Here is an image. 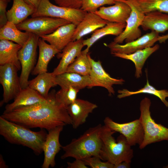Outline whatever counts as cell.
Segmentation results:
<instances>
[{
  "instance_id": "2e32d148",
  "label": "cell",
  "mask_w": 168,
  "mask_h": 168,
  "mask_svg": "<svg viewBox=\"0 0 168 168\" xmlns=\"http://www.w3.org/2000/svg\"><path fill=\"white\" fill-rule=\"evenodd\" d=\"M51 96L50 93L49 99H46L37 91L28 86L22 89L12 102L5 106L3 113H9L20 108L47 102L50 100Z\"/></svg>"
},
{
  "instance_id": "e575fe53",
  "label": "cell",
  "mask_w": 168,
  "mask_h": 168,
  "mask_svg": "<svg viewBox=\"0 0 168 168\" xmlns=\"http://www.w3.org/2000/svg\"><path fill=\"white\" fill-rule=\"evenodd\" d=\"M82 160L87 166L92 168H114V164L108 161H102L97 156H91Z\"/></svg>"
},
{
  "instance_id": "7402d4cb",
  "label": "cell",
  "mask_w": 168,
  "mask_h": 168,
  "mask_svg": "<svg viewBox=\"0 0 168 168\" xmlns=\"http://www.w3.org/2000/svg\"><path fill=\"white\" fill-rule=\"evenodd\" d=\"M39 56L36 65L32 72L34 75L47 72L48 64L52 58L60 52L40 37L38 42Z\"/></svg>"
},
{
  "instance_id": "d4e9b609",
  "label": "cell",
  "mask_w": 168,
  "mask_h": 168,
  "mask_svg": "<svg viewBox=\"0 0 168 168\" xmlns=\"http://www.w3.org/2000/svg\"><path fill=\"white\" fill-rule=\"evenodd\" d=\"M141 26L144 30L164 33L168 30V13L158 11L146 13Z\"/></svg>"
},
{
  "instance_id": "f35d334b",
  "label": "cell",
  "mask_w": 168,
  "mask_h": 168,
  "mask_svg": "<svg viewBox=\"0 0 168 168\" xmlns=\"http://www.w3.org/2000/svg\"><path fill=\"white\" fill-rule=\"evenodd\" d=\"M130 162L124 161L114 165V168H129L130 167Z\"/></svg>"
},
{
  "instance_id": "8fae6325",
  "label": "cell",
  "mask_w": 168,
  "mask_h": 168,
  "mask_svg": "<svg viewBox=\"0 0 168 168\" xmlns=\"http://www.w3.org/2000/svg\"><path fill=\"white\" fill-rule=\"evenodd\" d=\"M128 5L131 9L130 14L126 21V26L122 32L114 39V42L122 44L133 41L141 36V26L145 14L138 10L128 0H121Z\"/></svg>"
},
{
  "instance_id": "44dd1931",
  "label": "cell",
  "mask_w": 168,
  "mask_h": 168,
  "mask_svg": "<svg viewBox=\"0 0 168 168\" xmlns=\"http://www.w3.org/2000/svg\"><path fill=\"white\" fill-rule=\"evenodd\" d=\"M159 48V45L156 44L142 49L138 50L130 54L111 53L113 56L128 60L133 62L135 64V76L138 78L142 76V70L144 63L148 58Z\"/></svg>"
},
{
  "instance_id": "9c48e42d",
  "label": "cell",
  "mask_w": 168,
  "mask_h": 168,
  "mask_svg": "<svg viewBox=\"0 0 168 168\" xmlns=\"http://www.w3.org/2000/svg\"><path fill=\"white\" fill-rule=\"evenodd\" d=\"M18 71L12 64L0 65V83L3 89L0 106L14 99L22 89L17 74Z\"/></svg>"
},
{
  "instance_id": "52a82bcc",
  "label": "cell",
  "mask_w": 168,
  "mask_h": 168,
  "mask_svg": "<svg viewBox=\"0 0 168 168\" xmlns=\"http://www.w3.org/2000/svg\"><path fill=\"white\" fill-rule=\"evenodd\" d=\"M39 38L37 35L31 33L29 39L18 52L21 66L20 80L22 89L28 86L29 75L35 67Z\"/></svg>"
},
{
  "instance_id": "7a4b0ae2",
  "label": "cell",
  "mask_w": 168,
  "mask_h": 168,
  "mask_svg": "<svg viewBox=\"0 0 168 168\" xmlns=\"http://www.w3.org/2000/svg\"><path fill=\"white\" fill-rule=\"evenodd\" d=\"M0 134L9 142L31 149L37 155L41 154L47 133L44 129L35 132L29 128L0 117Z\"/></svg>"
},
{
  "instance_id": "ac0fdd59",
  "label": "cell",
  "mask_w": 168,
  "mask_h": 168,
  "mask_svg": "<svg viewBox=\"0 0 168 168\" xmlns=\"http://www.w3.org/2000/svg\"><path fill=\"white\" fill-rule=\"evenodd\" d=\"M82 38L69 43L57 54L58 58H61L59 63L52 72L54 76L66 72L68 66L80 54L84 46Z\"/></svg>"
},
{
  "instance_id": "1f68e13d",
  "label": "cell",
  "mask_w": 168,
  "mask_h": 168,
  "mask_svg": "<svg viewBox=\"0 0 168 168\" xmlns=\"http://www.w3.org/2000/svg\"><path fill=\"white\" fill-rule=\"evenodd\" d=\"M88 52L85 49L68 67L67 72H73L82 76L89 75L91 65L88 56Z\"/></svg>"
},
{
  "instance_id": "484cf974",
  "label": "cell",
  "mask_w": 168,
  "mask_h": 168,
  "mask_svg": "<svg viewBox=\"0 0 168 168\" xmlns=\"http://www.w3.org/2000/svg\"><path fill=\"white\" fill-rule=\"evenodd\" d=\"M35 10L24 0H13L12 7L7 12L8 21L17 25L31 16Z\"/></svg>"
},
{
  "instance_id": "30bf717a",
  "label": "cell",
  "mask_w": 168,
  "mask_h": 168,
  "mask_svg": "<svg viewBox=\"0 0 168 168\" xmlns=\"http://www.w3.org/2000/svg\"><path fill=\"white\" fill-rule=\"evenodd\" d=\"M104 122L105 125L111 130L123 135L131 146L136 144L139 146L142 144L143 139L144 132L139 119L128 123H119L106 117Z\"/></svg>"
},
{
  "instance_id": "4dcf8cb0",
  "label": "cell",
  "mask_w": 168,
  "mask_h": 168,
  "mask_svg": "<svg viewBox=\"0 0 168 168\" xmlns=\"http://www.w3.org/2000/svg\"><path fill=\"white\" fill-rule=\"evenodd\" d=\"M144 14L158 11L168 13V0H128Z\"/></svg>"
},
{
  "instance_id": "b9f144b4",
  "label": "cell",
  "mask_w": 168,
  "mask_h": 168,
  "mask_svg": "<svg viewBox=\"0 0 168 168\" xmlns=\"http://www.w3.org/2000/svg\"><path fill=\"white\" fill-rule=\"evenodd\" d=\"M167 39H168V34L159 36L158 38V41L160 43H162L165 42Z\"/></svg>"
},
{
  "instance_id": "8992f818",
  "label": "cell",
  "mask_w": 168,
  "mask_h": 168,
  "mask_svg": "<svg viewBox=\"0 0 168 168\" xmlns=\"http://www.w3.org/2000/svg\"><path fill=\"white\" fill-rule=\"evenodd\" d=\"M86 12L76 9L56 6L49 0H40L32 17L47 16L67 20L77 26L82 20Z\"/></svg>"
},
{
  "instance_id": "4316f807",
  "label": "cell",
  "mask_w": 168,
  "mask_h": 168,
  "mask_svg": "<svg viewBox=\"0 0 168 168\" xmlns=\"http://www.w3.org/2000/svg\"><path fill=\"white\" fill-rule=\"evenodd\" d=\"M126 23H118L108 22L104 26L100 28L93 32L91 37L83 40L84 46H86L85 49L89 52L90 48L98 40L102 37L108 35L118 36L123 31Z\"/></svg>"
},
{
  "instance_id": "d590c367",
  "label": "cell",
  "mask_w": 168,
  "mask_h": 168,
  "mask_svg": "<svg viewBox=\"0 0 168 168\" xmlns=\"http://www.w3.org/2000/svg\"><path fill=\"white\" fill-rule=\"evenodd\" d=\"M58 6L72 8L80 9L82 0H54Z\"/></svg>"
},
{
  "instance_id": "8d00e7d4",
  "label": "cell",
  "mask_w": 168,
  "mask_h": 168,
  "mask_svg": "<svg viewBox=\"0 0 168 168\" xmlns=\"http://www.w3.org/2000/svg\"><path fill=\"white\" fill-rule=\"evenodd\" d=\"M8 3L0 0V27H2L8 21L7 16L6 8Z\"/></svg>"
},
{
  "instance_id": "3957f363",
  "label": "cell",
  "mask_w": 168,
  "mask_h": 168,
  "mask_svg": "<svg viewBox=\"0 0 168 168\" xmlns=\"http://www.w3.org/2000/svg\"><path fill=\"white\" fill-rule=\"evenodd\" d=\"M102 126L100 124L91 127L78 138L72 139L69 143L62 146L64 153L61 158L64 159L71 157L83 159L96 156L102 160V145L100 133Z\"/></svg>"
},
{
  "instance_id": "cb8c5ba5",
  "label": "cell",
  "mask_w": 168,
  "mask_h": 168,
  "mask_svg": "<svg viewBox=\"0 0 168 168\" xmlns=\"http://www.w3.org/2000/svg\"><path fill=\"white\" fill-rule=\"evenodd\" d=\"M22 46L12 41L5 40L0 41V65L11 64L19 70L21 69L18 52Z\"/></svg>"
},
{
  "instance_id": "60d3db41",
  "label": "cell",
  "mask_w": 168,
  "mask_h": 168,
  "mask_svg": "<svg viewBox=\"0 0 168 168\" xmlns=\"http://www.w3.org/2000/svg\"><path fill=\"white\" fill-rule=\"evenodd\" d=\"M0 168H7L8 166L6 164L2 155H0Z\"/></svg>"
},
{
  "instance_id": "9a60e30c",
  "label": "cell",
  "mask_w": 168,
  "mask_h": 168,
  "mask_svg": "<svg viewBox=\"0 0 168 168\" xmlns=\"http://www.w3.org/2000/svg\"><path fill=\"white\" fill-rule=\"evenodd\" d=\"M131 11L130 6L121 0H116L113 5L100 7L95 13L110 22L126 23Z\"/></svg>"
},
{
  "instance_id": "83f0119b",
  "label": "cell",
  "mask_w": 168,
  "mask_h": 168,
  "mask_svg": "<svg viewBox=\"0 0 168 168\" xmlns=\"http://www.w3.org/2000/svg\"><path fill=\"white\" fill-rule=\"evenodd\" d=\"M55 76L52 72H43L39 74L33 79L29 81L28 86L37 91L42 97L49 99L50 89L57 85L55 81Z\"/></svg>"
},
{
  "instance_id": "ee69618b",
  "label": "cell",
  "mask_w": 168,
  "mask_h": 168,
  "mask_svg": "<svg viewBox=\"0 0 168 168\" xmlns=\"http://www.w3.org/2000/svg\"><path fill=\"white\" fill-rule=\"evenodd\" d=\"M163 167L164 168H168V164L166 166H164Z\"/></svg>"
},
{
  "instance_id": "d6a6232c",
  "label": "cell",
  "mask_w": 168,
  "mask_h": 168,
  "mask_svg": "<svg viewBox=\"0 0 168 168\" xmlns=\"http://www.w3.org/2000/svg\"><path fill=\"white\" fill-rule=\"evenodd\" d=\"M79 91L72 87L61 88L55 93L56 100L58 103L67 108L76 100Z\"/></svg>"
},
{
  "instance_id": "836d02e7",
  "label": "cell",
  "mask_w": 168,
  "mask_h": 168,
  "mask_svg": "<svg viewBox=\"0 0 168 168\" xmlns=\"http://www.w3.org/2000/svg\"><path fill=\"white\" fill-rule=\"evenodd\" d=\"M116 0H82L81 9L87 12H95L106 5H112Z\"/></svg>"
},
{
  "instance_id": "ab89813d",
  "label": "cell",
  "mask_w": 168,
  "mask_h": 168,
  "mask_svg": "<svg viewBox=\"0 0 168 168\" xmlns=\"http://www.w3.org/2000/svg\"><path fill=\"white\" fill-rule=\"evenodd\" d=\"M28 4L32 6L36 9L37 7L40 0H24Z\"/></svg>"
},
{
  "instance_id": "7bdbcfd3",
  "label": "cell",
  "mask_w": 168,
  "mask_h": 168,
  "mask_svg": "<svg viewBox=\"0 0 168 168\" xmlns=\"http://www.w3.org/2000/svg\"><path fill=\"white\" fill-rule=\"evenodd\" d=\"M2 0V1H4L5 2H7V3L10 2V1H11V0Z\"/></svg>"
},
{
  "instance_id": "ffe728a7",
  "label": "cell",
  "mask_w": 168,
  "mask_h": 168,
  "mask_svg": "<svg viewBox=\"0 0 168 168\" xmlns=\"http://www.w3.org/2000/svg\"><path fill=\"white\" fill-rule=\"evenodd\" d=\"M108 22L95 12H87L82 20L77 26L72 41L82 38L85 35L104 26Z\"/></svg>"
},
{
  "instance_id": "e0dca14e",
  "label": "cell",
  "mask_w": 168,
  "mask_h": 168,
  "mask_svg": "<svg viewBox=\"0 0 168 168\" xmlns=\"http://www.w3.org/2000/svg\"><path fill=\"white\" fill-rule=\"evenodd\" d=\"M97 107L96 104L88 101L77 99L66 108L73 128L76 129L84 124L89 114Z\"/></svg>"
},
{
  "instance_id": "f546056e",
  "label": "cell",
  "mask_w": 168,
  "mask_h": 168,
  "mask_svg": "<svg viewBox=\"0 0 168 168\" xmlns=\"http://www.w3.org/2000/svg\"><path fill=\"white\" fill-rule=\"evenodd\" d=\"M147 72L146 71L147 77V83L144 87L135 91H129L126 89L118 90L117 98L121 99L140 93H147L154 95L158 97L165 106L168 107V101L166 100V98L168 97V91L166 90H158L150 85L148 79Z\"/></svg>"
},
{
  "instance_id": "f1b7e54d",
  "label": "cell",
  "mask_w": 168,
  "mask_h": 168,
  "mask_svg": "<svg viewBox=\"0 0 168 168\" xmlns=\"http://www.w3.org/2000/svg\"><path fill=\"white\" fill-rule=\"evenodd\" d=\"M31 33L24 32L19 29L16 24L8 21L0 29V40L15 42L22 46L29 39Z\"/></svg>"
},
{
  "instance_id": "ba28073f",
  "label": "cell",
  "mask_w": 168,
  "mask_h": 168,
  "mask_svg": "<svg viewBox=\"0 0 168 168\" xmlns=\"http://www.w3.org/2000/svg\"><path fill=\"white\" fill-rule=\"evenodd\" d=\"M71 23L64 19L40 16L26 19L16 26L20 30L30 32L40 37L52 33L63 25Z\"/></svg>"
},
{
  "instance_id": "6da1fadb",
  "label": "cell",
  "mask_w": 168,
  "mask_h": 168,
  "mask_svg": "<svg viewBox=\"0 0 168 168\" xmlns=\"http://www.w3.org/2000/svg\"><path fill=\"white\" fill-rule=\"evenodd\" d=\"M55 93L51 92L47 102L18 108L1 116L29 128H38L48 131L58 126L72 125L66 108L56 101Z\"/></svg>"
},
{
  "instance_id": "74e56055",
  "label": "cell",
  "mask_w": 168,
  "mask_h": 168,
  "mask_svg": "<svg viewBox=\"0 0 168 168\" xmlns=\"http://www.w3.org/2000/svg\"><path fill=\"white\" fill-rule=\"evenodd\" d=\"M67 168H87L83 161L81 159H75L73 162H68L67 163Z\"/></svg>"
},
{
  "instance_id": "7c38bea8",
  "label": "cell",
  "mask_w": 168,
  "mask_h": 168,
  "mask_svg": "<svg viewBox=\"0 0 168 168\" xmlns=\"http://www.w3.org/2000/svg\"><path fill=\"white\" fill-rule=\"evenodd\" d=\"M88 56L91 65L89 76L91 84L89 88L100 86L106 89L110 96L114 95L115 91L113 86L114 85L123 84L125 81L123 79H116L111 77L103 68L100 61L93 59L89 53Z\"/></svg>"
},
{
  "instance_id": "277c9868",
  "label": "cell",
  "mask_w": 168,
  "mask_h": 168,
  "mask_svg": "<svg viewBox=\"0 0 168 168\" xmlns=\"http://www.w3.org/2000/svg\"><path fill=\"white\" fill-rule=\"evenodd\" d=\"M115 133L105 125L102 126L100 133L102 160L114 165L124 161L131 163L133 156L132 146L122 134L115 140L113 136Z\"/></svg>"
},
{
  "instance_id": "4fadbf2b",
  "label": "cell",
  "mask_w": 168,
  "mask_h": 168,
  "mask_svg": "<svg viewBox=\"0 0 168 168\" xmlns=\"http://www.w3.org/2000/svg\"><path fill=\"white\" fill-rule=\"evenodd\" d=\"M159 33L154 31L141 36L132 41L122 44L112 41L107 46L111 53L130 54L146 48L153 46L158 41Z\"/></svg>"
},
{
  "instance_id": "5b68a950",
  "label": "cell",
  "mask_w": 168,
  "mask_h": 168,
  "mask_svg": "<svg viewBox=\"0 0 168 168\" xmlns=\"http://www.w3.org/2000/svg\"><path fill=\"white\" fill-rule=\"evenodd\" d=\"M151 102L145 97L140 102L139 119L144 132L143 139L139 146L140 149L151 144L163 141H168V128L156 123L151 116L150 108Z\"/></svg>"
},
{
  "instance_id": "603a6c76",
  "label": "cell",
  "mask_w": 168,
  "mask_h": 168,
  "mask_svg": "<svg viewBox=\"0 0 168 168\" xmlns=\"http://www.w3.org/2000/svg\"><path fill=\"white\" fill-rule=\"evenodd\" d=\"M55 81L57 85L61 88L72 87L79 90L86 87H89L91 84L89 75L82 76L67 72L55 76Z\"/></svg>"
},
{
  "instance_id": "d6986e66",
  "label": "cell",
  "mask_w": 168,
  "mask_h": 168,
  "mask_svg": "<svg viewBox=\"0 0 168 168\" xmlns=\"http://www.w3.org/2000/svg\"><path fill=\"white\" fill-rule=\"evenodd\" d=\"M77 25L72 23L63 25L52 33L40 37L60 52L71 41Z\"/></svg>"
},
{
  "instance_id": "5bb4252c",
  "label": "cell",
  "mask_w": 168,
  "mask_h": 168,
  "mask_svg": "<svg viewBox=\"0 0 168 168\" xmlns=\"http://www.w3.org/2000/svg\"><path fill=\"white\" fill-rule=\"evenodd\" d=\"M63 127L58 126L48 131L43 146L44 158L42 168L53 167L55 165V156L62 146L60 143L59 137Z\"/></svg>"
}]
</instances>
